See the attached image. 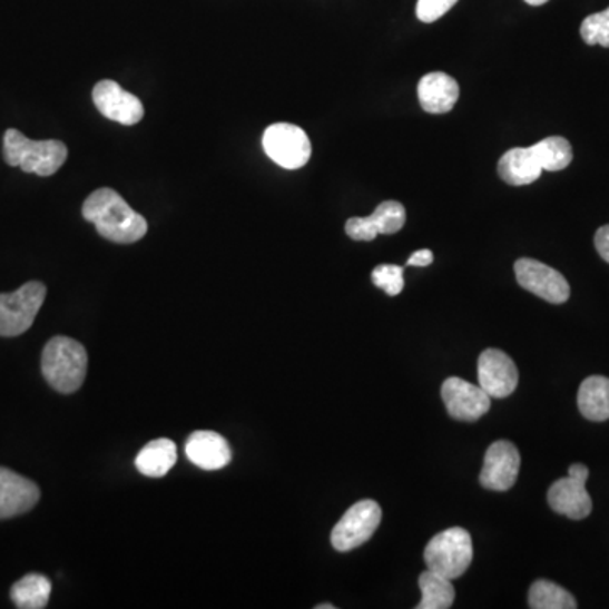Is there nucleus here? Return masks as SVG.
<instances>
[{"mask_svg": "<svg viewBox=\"0 0 609 609\" xmlns=\"http://www.w3.org/2000/svg\"><path fill=\"white\" fill-rule=\"evenodd\" d=\"M84 219L96 226L104 239L117 244H132L148 233V220L129 207L112 188H100L84 202Z\"/></svg>", "mask_w": 609, "mask_h": 609, "instance_id": "f257e3e1", "label": "nucleus"}, {"mask_svg": "<svg viewBox=\"0 0 609 609\" xmlns=\"http://www.w3.org/2000/svg\"><path fill=\"white\" fill-rule=\"evenodd\" d=\"M87 351L75 338L58 335L45 345L41 357L42 376L53 390L63 395L80 390L87 376Z\"/></svg>", "mask_w": 609, "mask_h": 609, "instance_id": "f03ea898", "label": "nucleus"}, {"mask_svg": "<svg viewBox=\"0 0 609 609\" xmlns=\"http://www.w3.org/2000/svg\"><path fill=\"white\" fill-rule=\"evenodd\" d=\"M68 158V148L57 139L32 141L21 130L9 129L4 135V161L38 177H51Z\"/></svg>", "mask_w": 609, "mask_h": 609, "instance_id": "7ed1b4c3", "label": "nucleus"}, {"mask_svg": "<svg viewBox=\"0 0 609 609\" xmlns=\"http://www.w3.org/2000/svg\"><path fill=\"white\" fill-rule=\"evenodd\" d=\"M472 557H474V549H472L471 536L461 527L438 533L430 540L423 552L426 569L451 581L461 578L468 571Z\"/></svg>", "mask_w": 609, "mask_h": 609, "instance_id": "20e7f679", "label": "nucleus"}, {"mask_svg": "<svg viewBox=\"0 0 609 609\" xmlns=\"http://www.w3.org/2000/svg\"><path fill=\"white\" fill-rule=\"evenodd\" d=\"M47 298V286L29 282L12 293H0V337L24 334Z\"/></svg>", "mask_w": 609, "mask_h": 609, "instance_id": "39448f33", "label": "nucleus"}, {"mask_svg": "<svg viewBox=\"0 0 609 609\" xmlns=\"http://www.w3.org/2000/svg\"><path fill=\"white\" fill-rule=\"evenodd\" d=\"M381 517L383 511L376 501L363 500L353 504L332 530V547L338 552H351L364 546L380 527Z\"/></svg>", "mask_w": 609, "mask_h": 609, "instance_id": "423d86ee", "label": "nucleus"}, {"mask_svg": "<svg viewBox=\"0 0 609 609\" xmlns=\"http://www.w3.org/2000/svg\"><path fill=\"white\" fill-rule=\"evenodd\" d=\"M263 148L269 159L285 169H298L307 165L312 156V143L302 127L278 122L263 135Z\"/></svg>", "mask_w": 609, "mask_h": 609, "instance_id": "0eeeda50", "label": "nucleus"}, {"mask_svg": "<svg viewBox=\"0 0 609 609\" xmlns=\"http://www.w3.org/2000/svg\"><path fill=\"white\" fill-rule=\"evenodd\" d=\"M588 478L589 469L585 464H572L568 478H560L550 487L547 494L550 508L571 520L588 518L592 511V500L586 490Z\"/></svg>", "mask_w": 609, "mask_h": 609, "instance_id": "6e6552de", "label": "nucleus"}, {"mask_svg": "<svg viewBox=\"0 0 609 609\" xmlns=\"http://www.w3.org/2000/svg\"><path fill=\"white\" fill-rule=\"evenodd\" d=\"M518 285L527 292L540 296L546 302L560 305L571 296V286L557 269L543 265L540 261L521 257L514 263Z\"/></svg>", "mask_w": 609, "mask_h": 609, "instance_id": "1a4fd4ad", "label": "nucleus"}, {"mask_svg": "<svg viewBox=\"0 0 609 609\" xmlns=\"http://www.w3.org/2000/svg\"><path fill=\"white\" fill-rule=\"evenodd\" d=\"M442 400L449 415L461 422H475L491 409V396L483 387L455 376L442 384Z\"/></svg>", "mask_w": 609, "mask_h": 609, "instance_id": "9d476101", "label": "nucleus"}, {"mask_svg": "<svg viewBox=\"0 0 609 609\" xmlns=\"http://www.w3.org/2000/svg\"><path fill=\"white\" fill-rule=\"evenodd\" d=\"M521 458L517 445L508 441H497L488 448L480 483L490 491L511 490L517 483Z\"/></svg>", "mask_w": 609, "mask_h": 609, "instance_id": "9b49d317", "label": "nucleus"}, {"mask_svg": "<svg viewBox=\"0 0 609 609\" xmlns=\"http://www.w3.org/2000/svg\"><path fill=\"white\" fill-rule=\"evenodd\" d=\"M94 104L99 112L122 126H135L145 117L141 100L126 92L117 81L102 80L94 87Z\"/></svg>", "mask_w": 609, "mask_h": 609, "instance_id": "f8f14e48", "label": "nucleus"}, {"mask_svg": "<svg viewBox=\"0 0 609 609\" xmlns=\"http://www.w3.org/2000/svg\"><path fill=\"white\" fill-rule=\"evenodd\" d=\"M478 380L491 399H508L518 386L517 364L503 351L487 350L478 361Z\"/></svg>", "mask_w": 609, "mask_h": 609, "instance_id": "ddd939ff", "label": "nucleus"}, {"mask_svg": "<svg viewBox=\"0 0 609 609\" xmlns=\"http://www.w3.org/2000/svg\"><path fill=\"white\" fill-rule=\"evenodd\" d=\"M406 223V212L400 202L377 205L370 217H353L345 224V233L353 240H374L380 234H396Z\"/></svg>", "mask_w": 609, "mask_h": 609, "instance_id": "4468645a", "label": "nucleus"}, {"mask_svg": "<svg viewBox=\"0 0 609 609\" xmlns=\"http://www.w3.org/2000/svg\"><path fill=\"white\" fill-rule=\"evenodd\" d=\"M41 497L31 480L8 468H0V520L28 513Z\"/></svg>", "mask_w": 609, "mask_h": 609, "instance_id": "2eb2a0df", "label": "nucleus"}, {"mask_svg": "<svg viewBox=\"0 0 609 609\" xmlns=\"http://www.w3.org/2000/svg\"><path fill=\"white\" fill-rule=\"evenodd\" d=\"M188 461L197 468L205 471H217V469L226 468L233 461V452L226 439L217 432L210 430H198L191 433L187 441Z\"/></svg>", "mask_w": 609, "mask_h": 609, "instance_id": "dca6fc26", "label": "nucleus"}, {"mask_svg": "<svg viewBox=\"0 0 609 609\" xmlns=\"http://www.w3.org/2000/svg\"><path fill=\"white\" fill-rule=\"evenodd\" d=\"M459 99V85L442 71L425 75L419 84V100L429 114H445L454 109Z\"/></svg>", "mask_w": 609, "mask_h": 609, "instance_id": "f3484780", "label": "nucleus"}, {"mask_svg": "<svg viewBox=\"0 0 609 609\" xmlns=\"http://www.w3.org/2000/svg\"><path fill=\"white\" fill-rule=\"evenodd\" d=\"M543 168L540 165L536 148H513L501 156L498 163V173L501 180L507 181L513 187H523V185L533 184L539 180Z\"/></svg>", "mask_w": 609, "mask_h": 609, "instance_id": "a211bd4d", "label": "nucleus"}, {"mask_svg": "<svg viewBox=\"0 0 609 609\" xmlns=\"http://www.w3.org/2000/svg\"><path fill=\"white\" fill-rule=\"evenodd\" d=\"M579 412L591 422L609 419V377L589 376L582 381L578 393Z\"/></svg>", "mask_w": 609, "mask_h": 609, "instance_id": "6ab92c4d", "label": "nucleus"}, {"mask_svg": "<svg viewBox=\"0 0 609 609\" xmlns=\"http://www.w3.org/2000/svg\"><path fill=\"white\" fill-rule=\"evenodd\" d=\"M177 445L169 439H156L141 449L136 458V468L148 478H163L177 464Z\"/></svg>", "mask_w": 609, "mask_h": 609, "instance_id": "aec40b11", "label": "nucleus"}, {"mask_svg": "<svg viewBox=\"0 0 609 609\" xmlns=\"http://www.w3.org/2000/svg\"><path fill=\"white\" fill-rule=\"evenodd\" d=\"M51 596V581L47 576H24L21 581L16 582L11 589V599L21 609L47 608Z\"/></svg>", "mask_w": 609, "mask_h": 609, "instance_id": "412c9836", "label": "nucleus"}, {"mask_svg": "<svg viewBox=\"0 0 609 609\" xmlns=\"http://www.w3.org/2000/svg\"><path fill=\"white\" fill-rule=\"evenodd\" d=\"M422 601L416 609H449L455 599V589L451 579L426 569L419 578Z\"/></svg>", "mask_w": 609, "mask_h": 609, "instance_id": "4be33fe9", "label": "nucleus"}, {"mask_svg": "<svg viewBox=\"0 0 609 609\" xmlns=\"http://www.w3.org/2000/svg\"><path fill=\"white\" fill-rule=\"evenodd\" d=\"M529 606L533 609H576L574 596L568 589L546 579L533 582L529 592Z\"/></svg>", "mask_w": 609, "mask_h": 609, "instance_id": "5701e85b", "label": "nucleus"}, {"mask_svg": "<svg viewBox=\"0 0 609 609\" xmlns=\"http://www.w3.org/2000/svg\"><path fill=\"white\" fill-rule=\"evenodd\" d=\"M533 148H536L543 171H560V169H566L571 165L572 158H574L571 143L568 139L560 138V136L542 139V141L533 145Z\"/></svg>", "mask_w": 609, "mask_h": 609, "instance_id": "b1692460", "label": "nucleus"}, {"mask_svg": "<svg viewBox=\"0 0 609 609\" xmlns=\"http://www.w3.org/2000/svg\"><path fill=\"white\" fill-rule=\"evenodd\" d=\"M581 38L586 45L609 48V8L602 12L588 16L581 24Z\"/></svg>", "mask_w": 609, "mask_h": 609, "instance_id": "393cba45", "label": "nucleus"}, {"mask_svg": "<svg viewBox=\"0 0 609 609\" xmlns=\"http://www.w3.org/2000/svg\"><path fill=\"white\" fill-rule=\"evenodd\" d=\"M374 285L383 289L386 295L396 296L403 292L405 279H403V268L396 265H380L374 268L371 275Z\"/></svg>", "mask_w": 609, "mask_h": 609, "instance_id": "a878e982", "label": "nucleus"}, {"mask_svg": "<svg viewBox=\"0 0 609 609\" xmlns=\"http://www.w3.org/2000/svg\"><path fill=\"white\" fill-rule=\"evenodd\" d=\"M459 0H419L416 4V18L422 22H435L448 14Z\"/></svg>", "mask_w": 609, "mask_h": 609, "instance_id": "bb28decb", "label": "nucleus"}, {"mask_svg": "<svg viewBox=\"0 0 609 609\" xmlns=\"http://www.w3.org/2000/svg\"><path fill=\"white\" fill-rule=\"evenodd\" d=\"M595 246L599 256H601L606 263H609V224L608 226H602L601 229H598V233H596Z\"/></svg>", "mask_w": 609, "mask_h": 609, "instance_id": "cd10ccee", "label": "nucleus"}, {"mask_svg": "<svg viewBox=\"0 0 609 609\" xmlns=\"http://www.w3.org/2000/svg\"><path fill=\"white\" fill-rule=\"evenodd\" d=\"M433 263V253L430 249H420L416 251V253H413L412 256H410V259L406 261V265L409 266H429Z\"/></svg>", "mask_w": 609, "mask_h": 609, "instance_id": "c85d7f7f", "label": "nucleus"}, {"mask_svg": "<svg viewBox=\"0 0 609 609\" xmlns=\"http://www.w3.org/2000/svg\"><path fill=\"white\" fill-rule=\"evenodd\" d=\"M527 4H530V6H543V4H547V2H549V0H525Z\"/></svg>", "mask_w": 609, "mask_h": 609, "instance_id": "c756f323", "label": "nucleus"}, {"mask_svg": "<svg viewBox=\"0 0 609 609\" xmlns=\"http://www.w3.org/2000/svg\"><path fill=\"white\" fill-rule=\"evenodd\" d=\"M315 608H317V609H335V606L334 605H318V606H315Z\"/></svg>", "mask_w": 609, "mask_h": 609, "instance_id": "7c9ffc66", "label": "nucleus"}]
</instances>
